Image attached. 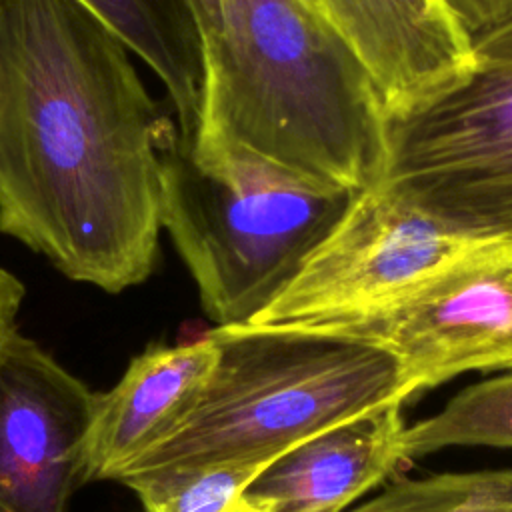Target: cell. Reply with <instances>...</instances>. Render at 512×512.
Segmentation results:
<instances>
[{
    "label": "cell",
    "mask_w": 512,
    "mask_h": 512,
    "mask_svg": "<svg viewBox=\"0 0 512 512\" xmlns=\"http://www.w3.org/2000/svg\"><path fill=\"white\" fill-rule=\"evenodd\" d=\"M130 54L80 0H0V232L110 294L156 268L178 130Z\"/></svg>",
    "instance_id": "1"
},
{
    "label": "cell",
    "mask_w": 512,
    "mask_h": 512,
    "mask_svg": "<svg viewBox=\"0 0 512 512\" xmlns=\"http://www.w3.org/2000/svg\"><path fill=\"white\" fill-rule=\"evenodd\" d=\"M192 144H242L296 172L364 190L384 172V108L316 0H218Z\"/></svg>",
    "instance_id": "2"
},
{
    "label": "cell",
    "mask_w": 512,
    "mask_h": 512,
    "mask_svg": "<svg viewBox=\"0 0 512 512\" xmlns=\"http://www.w3.org/2000/svg\"><path fill=\"white\" fill-rule=\"evenodd\" d=\"M208 334L218 360L192 410L120 478L268 462L338 422L414 394L400 362L366 342L250 324Z\"/></svg>",
    "instance_id": "3"
},
{
    "label": "cell",
    "mask_w": 512,
    "mask_h": 512,
    "mask_svg": "<svg viewBox=\"0 0 512 512\" xmlns=\"http://www.w3.org/2000/svg\"><path fill=\"white\" fill-rule=\"evenodd\" d=\"M354 192L234 142L186 144L176 130L162 148V228L216 326L262 314Z\"/></svg>",
    "instance_id": "4"
},
{
    "label": "cell",
    "mask_w": 512,
    "mask_h": 512,
    "mask_svg": "<svg viewBox=\"0 0 512 512\" xmlns=\"http://www.w3.org/2000/svg\"><path fill=\"white\" fill-rule=\"evenodd\" d=\"M510 242L452 226L378 182L354 192L336 226L250 326H302L362 312Z\"/></svg>",
    "instance_id": "5"
},
{
    "label": "cell",
    "mask_w": 512,
    "mask_h": 512,
    "mask_svg": "<svg viewBox=\"0 0 512 512\" xmlns=\"http://www.w3.org/2000/svg\"><path fill=\"white\" fill-rule=\"evenodd\" d=\"M380 182L452 226L512 236V72L476 68L384 114Z\"/></svg>",
    "instance_id": "6"
},
{
    "label": "cell",
    "mask_w": 512,
    "mask_h": 512,
    "mask_svg": "<svg viewBox=\"0 0 512 512\" xmlns=\"http://www.w3.org/2000/svg\"><path fill=\"white\" fill-rule=\"evenodd\" d=\"M390 352L412 388L512 368V242L374 308L302 326Z\"/></svg>",
    "instance_id": "7"
},
{
    "label": "cell",
    "mask_w": 512,
    "mask_h": 512,
    "mask_svg": "<svg viewBox=\"0 0 512 512\" xmlns=\"http://www.w3.org/2000/svg\"><path fill=\"white\" fill-rule=\"evenodd\" d=\"M94 396L18 328L0 342V512H68Z\"/></svg>",
    "instance_id": "8"
},
{
    "label": "cell",
    "mask_w": 512,
    "mask_h": 512,
    "mask_svg": "<svg viewBox=\"0 0 512 512\" xmlns=\"http://www.w3.org/2000/svg\"><path fill=\"white\" fill-rule=\"evenodd\" d=\"M366 70L384 114L402 112L476 70L470 32L446 0H316Z\"/></svg>",
    "instance_id": "9"
},
{
    "label": "cell",
    "mask_w": 512,
    "mask_h": 512,
    "mask_svg": "<svg viewBox=\"0 0 512 512\" xmlns=\"http://www.w3.org/2000/svg\"><path fill=\"white\" fill-rule=\"evenodd\" d=\"M404 428L398 400L338 422L272 458L230 512H344L404 462Z\"/></svg>",
    "instance_id": "10"
},
{
    "label": "cell",
    "mask_w": 512,
    "mask_h": 512,
    "mask_svg": "<svg viewBox=\"0 0 512 512\" xmlns=\"http://www.w3.org/2000/svg\"><path fill=\"white\" fill-rule=\"evenodd\" d=\"M218 360L206 332L178 346H150L128 364L108 392L94 396L84 444V480H118L164 444L192 410Z\"/></svg>",
    "instance_id": "11"
},
{
    "label": "cell",
    "mask_w": 512,
    "mask_h": 512,
    "mask_svg": "<svg viewBox=\"0 0 512 512\" xmlns=\"http://www.w3.org/2000/svg\"><path fill=\"white\" fill-rule=\"evenodd\" d=\"M162 80L178 134L192 144L204 98V52L186 0H80Z\"/></svg>",
    "instance_id": "12"
},
{
    "label": "cell",
    "mask_w": 512,
    "mask_h": 512,
    "mask_svg": "<svg viewBox=\"0 0 512 512\" xmlns=\"http://www.w3.org/2000/svg\"><path fill=\"white\" fill-rule=\"evenodd\" d=\"M448 446L512 448V372L458 392L438 414L404 428V460Z\"/></svg>",
    "instance_id": "13"
},
{
    "label": "cell",
    "mask_w": 512,
    "mask_h": 512,
    "mask_svg": "<svg viewBox=\"0 0 512 512\" xmlns=\"http://www.w3.org/2000/svg\"><path fill=\"white\" fill-rule=\"evenodd\" d=\"M348 512H512V468L400 480Z\"/></svg>",
    "instance_id": "14"
},
{
    "label": "cell",
    "mask_w": 512,
    "mask_h": 512,
    "mask_svg": "<svg viewBox=\"0 0 512 512\" xmlns=\"http://www.w3.org/2000/svg\"><path fill=\"white\" fill-rule=\"evenodd\" d=\"M268 462L142 472L118 482L138 496L142 512H230L240 490Z\"/></svg>",
    "instance_id": "15"
},
{
    "label": "cell",
    "mask_w": 512,
    "mask_h": 512,
    "mask_svg": "<svg viewBox=\"0 0 512 512\" xmlns=\"http://www.w3.org/2000/svg\"><path fill=\"white\" fill-rule=\"evenodd\" d=\"M470 36L494 30L512 20V0H446Z\"/></svg>",
    "instance_id": "16"
},
{
    "label": "cell",
    "mask_w": 512,
    "mask_h": 512,
    "mask_svg": "<svg viewBox=\"0 0 512 512\" xmlns=\"http://www.w3.org/2000/svg\"><path fill=\"white\" fill-rule=\"evenodd\" d=\"M476 68L512 72V20L472 36Z\"/></svg>",
    "instance_id": "17"
},
{
    "label": "cell",
    "mask_w": 512,
    "mask_h": 512,
    "mask_svg": "<svg viewBox=\"0 0 512 512\" xmlns=\"http://www.w3.org/2000/svg\"><path fill=\"white\" fill-rule=\"evenodd\" d=\"M186 2L190 6V12L200 32L204 64H206L216 54L220 44V2L218 0H186Z\"/></svg>",
    "instance_id": "18"
},
{
    "label": "cell",
    "mask_w": 512,
    "mask_h": 512,
    "mask_svg": "<svg viewBox=\"0 0 512 512\" xmlns=\"http://www.w3.org/2000/svg\"><path fill=\"white\" fill-rule=\"evenodd\" d=\"M22 300H24L22 282L8 270L0 268V342L12 330H16V318H18Z\"/></svg>",
    "instance_id": "19"
}]
</instances>
